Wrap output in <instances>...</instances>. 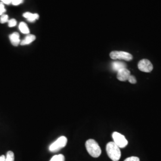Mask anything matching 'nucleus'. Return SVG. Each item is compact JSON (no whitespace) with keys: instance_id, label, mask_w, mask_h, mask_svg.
I'll return each mask as SVG.
<instances>
[{"instance_id":"1","label":"nucleus","mask_w":161,"mask_h":161,"mask_svg":"<svg viewBox=\"0 0 161 161\" xmlns=\"http://www.w3.org/2000/svg\"><path fill=\"white\" fill-rule=\"evenodd\" d=\"M106 152L110 159L113 161H118L121 156L120 148L113 142H109L106 145Z\"/></svg>"},{"instance_id":"2","label":"nucleus","mask_w":161,"mask_h":161,"mask_svg":"<svg viewBox=\"0 0 161 161\" xmlns=\"http://www.w3.org/2000/svg\"><path fill=\"white\" fill-rule=\"evenodd\" d=\"M85 148L88 153L93 158H98L102 153L98 144L94 139H89L85 143Z\"/></svg>"},{"instance_id":"3","label":"nucleus","mask_w":161,"mask_h":161,"mask_svg":"<svg viewBox=\"0 0 161 161\" xmlns=\"http://www.w3.org/2000/svg\"><path fill=\"white\" fill-rule=\"evenodd\" d=\"M68 139L65 136H61L53 142L49 146V150L52 152H58L60 149L64 148L66 146Z\"/></svg>"},{"instance_id":"4","label":"nucleus","mask_w":161,"mask_h":161,"mask_svg":"<svg viewBox=\"0 0 161 161\" xmlns=\"http://www.w3.org/2000/svg\"><path fill=\"white\" fill-rule=\"evenodd\" d=\"M110 58L113 60H123L126 61L131 60L133 57L128 52H121V51H113L110 53Z\"/></svg>"},{"instance_id":"5","label":"nucleus","mask_w":161,"mask_h":161,"mask_svg":"<svg viewBox=\"0 0 161 161\" xmlns=\"http://www.w3.org/2000/svg\"><path fill=\"white\" fill-rule=\"evenodd\" d=\"M112 138L113 139V142L119 148H124L128 144V140L125 137L118 132L113 133Z\"/></svg>"},{"instance_id":"6","label":"nucleus","mask_w":161,"mask_h":161,"mask_svg":"<svg viewBox=\"0 0 161 161\" xmlns=\"http://www.w3.org/2000/svg\"><path fill=\"white\" fill-rule=\"evenodd\" d=\"M138 68L140 71L148 73L153 70V66L148 59H142L138 63Z\"/></svg>"},{"instance_id":"7","label":"nucleus","mask_w":161,"mask_h":161,"mask_svg":"<svg viewBox=\"0 0 161 161\" xmlns=\"http://www.w3.org/2000/svg\"><path fill=\"white\" fill-rule=\"evenodd\" d=\"M117 79L121 81H125L128 79L131 74L130 71L127 68H123L117 72Z\"/></svg>"},{"instance_id":"8","label":"nucleus","mask_w":161,"mask_h":161,"mask_svg":"<svg viewBox=\"0 0 161 161\" xmlns=\"http://www.w3.org/2000/svg\"><path fill=\"white\" fill-rule=\"evenodd\" d=\"M9 38L11 41V43L14 46H18L20 43L19 34L17 32H14L12 34L10 35Z\"/></svg>"},{"instance_id":"9","label":"nucleus","mask_w":161,"mask_h":161,"mask_svg":"<svg viewBox=\"0 0 161 161\" xmlns=\"http://www.w3.org/2000/svg\"><path fill=\"white\" fill-rule=\"evenodd\" d=\"M23 16L27 19V20L30 22H33L39 18V15L38 14H37V13L32 14L30 12L23 13Z\"/></svg>"},{"instance_id":"10","label":"nucleus","mask_w":161,"mask_h":161,"mask_svg":"<svg viewBox=\"0 0 161 161\" xmlns=\"http://www.w3.org/2000/svg\"><path fill=\"white\" fill-rule=\"evenodd\" d=\"M112 68L113 71L118 72L122 69L126 68V64L121 62H114L112 63Z\"/></svg>"},{"instance_id":"11","label":"nucleus","mask_w":161,"mask_h":161,"mask_svg":"<svg viewBox=\"0 0 161 161\" xmlns=\"http://www.w3.org/2000/svg\"><path fill=\"white\" fill-rule=\"evenodd\" d=\"M36 39V37L33 35H28L25 37V38L22 40L20 42V45H26L31 44L33 41H35Z\"/></svg>"},{"instance_id":"12","label":"nucleus","mask_w":161,"mask_h":161,"mask_svg":"<svg viewBox=\"0 0 161 161\" xmlns=\"http://www.w3.org/2000/svg\"><path fill=\"white\" fill-rule=\"evenodd\" d=\"M19 28L20 32L22 33L25 34H29V29L28 28V26L25 22H20Z\"/></svg>"},{"instance_id":"13","label":"nucleus","mask_w":161,"mask_h":161,"mask_svg":"<svg viewBox=\"0 0 161 161\" xmlns=\"http://www.w3.org/2000/svg\"><path fill=\"white\" fill-rule=\"evenodd\" d=\"M64 156L62 154L54 155L53 156L50 161H64Z\"/></svg>"},{"instance_id":"14","label":"nucleus","mask_w":161,"mask_h":161,"mask_svg":"<svg viewBox=\"0 0 161 161\" xmlns=\"http://www.w3.org/2000/svg\"><path fill=\"white\" fill-rule=\"evenodd\" d=\"M6 161H14V155L12 151H8L7 153Z\"/></svg>"},{"instance_id":"15","label":"nucleus","mask_w":161,"mask_h":161,"mask_svg":"<svg viewBox=\"0 0 161 161\" xmlns=\"http://www.w3.org/2000/svg\"><path fill=\"white\" fill-rule=\"evenodd\" d=\"M8 22V16L7 14H3L0 18V23H4Z\"/></svg>"},{"instance_id":"16","label":"nucleus","mask_w":161,"mask_h":161,"mask_svg":"<svg viewBox=\"0 0 161 161\" xmlns=\"http://www.w3.org/2000/svg\"><path fill=\"white\" fill-rule=\"evenodd\" d=\"M8 26L9 27H14L17 25V21L14 19L8 20Z\"/></svg>"},{"instance_id":"17","label":"nucleus","mask_w":161,"mask_h":161,"mask_svg":"<svg viewBox=\"0 0 161 161\" xmlns=\"http://www.w3.org/2000/svg\"><path fill=\"white\" fill-rule=\"evenodd\" d=\"M124 161H140V159L136 156H131L127 158Z\"/></svg>"},{"instance_id":"18","label":"nucleus","mask_w":161,"mask_h":161,"mask_svg":"<svg viewBox=\"0 0 161 161\" xmlns=\"http://www.w3.org/2000/svg\"><path fill=\"white\" fill-rule=\"evenodd\" d=\"M128 81L131 84H136V83H137V80L135 79V77L133 76V75H130L129 77Z\"/></svg>"},{"instance_id":"19","label":"nucleus","mask_w":161,"mask_h":161,"mask_svg":"<svg viewBox=\"0 0 161 161\" xmlns=\"http://www.w3.org/2000/svg\"><path fill=\"white\" fill-rule=\"evenodd\" d=\"M23 1V0H12V4L14 6H18L21 3H22Z\"/></svg>"},{"instance_id":"20","label":"nucleus","mask_w":161,"mask_h":161,"mask_svg":"<svg viewBox=\"0 0 161 161\" xmlns=\"http://www.w3.org/2000/svg\"><path fill=\"white\" fill-rule=\"evenodd\" d=\"M3 4H10L12 3V0H0Z\"/></svg>"},{"instance_id":"21","label":"nucleus","mask_w":161,"mask_h":161,"mask_svg":"<svg viewBox=\"0 0 161 161\" xmlns=\"http://www.w3.org/2000/svg\"><path fill=\"white\" fill-rule=\"evenodd\" d=\"M6 9L4 8V9H0V15L2 16L3 14H4V13L6 12Z\"/></svg>"},{"instance_id":"22","label":"nucleus","mask_w":161,"mask_h":161,"mask_svg":"<svg viewBox=\"0 0 161 161\" xmlns=\"http://www.w3.org/2000/svg\"><path fill=\"white\" fill-rule=\"evenodd\" d=\"M0 161H6V157L4 155L0 156Z\"/></svg>"}]
</instances>
